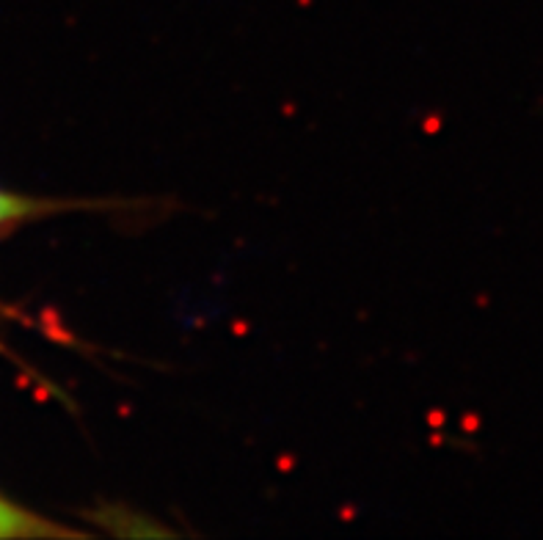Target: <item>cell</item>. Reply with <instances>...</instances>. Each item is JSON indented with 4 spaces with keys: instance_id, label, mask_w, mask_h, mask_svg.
<instances>
[{
    "instance_id": "6da1fadb",
    "label": "cell",
    "mask_w": 543,
    "mask_h": 540,
    "mask_svg": "<svg viewBox=\"0 0 543 540\" xmlns=\"http://www.w3.org/2000/svg\"><path fill=\"white\" fill-rule=\"evenodd\" d=\"M47 535L59 537V535H78V532L50 524L47 518L0 497V537H47Z\"/></svg>"
},
{
    "instance_id": "7a4b0ae2",
    "label": "cell",
    "mask_w": 543,
    "mask_h": 540,
    "mask_svg": "<svg viewBox=\"0 0 543 540\" xmlns=\"http://www.w3.org/2000/svg\"><path fill=\"white\" fill-rule=\"evenodd\" d=\"M59 204H47V201H36L20 193H9V191H0V229H9L14 224H23L28 219H36V215L47 212V209H56Z\"/></svg>"
}]
</instances>
